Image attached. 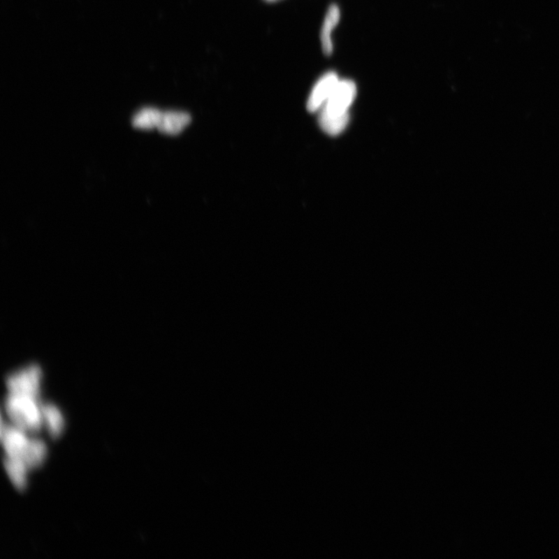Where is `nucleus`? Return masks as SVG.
Segmentation results:
<instances>
[{
    "instance_id": "obj_1",
    "label": "nucleus",
    "mask_w": 559,
    "mask_h": 559,
    "mask_svg": "<svg viewBox=\"0 0 559 559\" xmlns=\"http://www.w3.org/2000/svg\"><path fill=\"white\" fill-rule=\"evenodd\" d=\"M356 92L354 82L340 80L332 95L319 111V124L330 136H337L344 131L349 122V108L354 103Z\"/></svg>"
},
{
    "instance_id": "obj_2",
    "label": "nucleus",
    "mask_w": 559,
    "mask_h": 559,
    "mask_svg": "<svg viewBox=\"0 0 559 559\" xmlns=\"http://www.w3.org/2000/svg\"><path fill=\"white\" fill-rule=\"evenodd\" d=\"M6 410L14 425L25 432L38 433L43 426V414L37 398L10 393L6 398Z\"/></svg>"
},
{
    "instance_id": "obj_3",
    "label": "nucleus",
    "mask_w": 559,
    "mask_h": 559,
    "mask_svg": "<svg viewBox=\"0 0 559 559\" xmlns=\"http://www.w3.org/2000/svg\"><path fill=\"white\" fill-rule=\"evenodd\" d=\"M1 440L7 457L22 460L31 443V440L25 435V431L17 426H9L2 422Z\"/></svg>"
},
{
    "instance_id": "obj_4",
    "label": "nucleus",
    "mask_w": 559,
    "mask_h": 559,
    "mask_svg": "<svg viewBox=\"0 0 559 559\" xmlns=\"http://www.w3.org/2000/svg\"><path fill=\"white\" fill-rule=\"evenodd\" d=\"M339 76L334 72L324 74L317 81L311 91L306 107L311 113H316L328 101L340 82Z\"/></svg>"
},
{
    "instance_id": "obj_5",
    "label": "nucleus",
    "mask_w": 559,
    "mask_h": 559,
    "mask_svg": "<svg viewBox=\"0 0 559 559\" xmlns=\"http://www.w3.org/2000/svg\"><path fill=\"white\" fill-rule=\"evenodd\" d=\"M41 372L38 368H31L13 375L7 380V387L10 393L22 394L38 398L40 389Z\"/></svg>"
},
{
    "instance_id": "obj_6",
    "label": "nucleus",
    "mask_w": 559,
    "mask_h": 559,
    "mask_svg": "<svg viewBox=\"0 0 559 559\" xmlns=\"http://www.w3.org/2000/svg\"><path fill=\"white\" fill-rule=\"evenodd\" d=\"M191 121L190 115L185 112L163 110L157 130L164 135L177 136L187 127Z\"/></svg>"
},
{
    "instance_id": "obj_7",
    "label": "nucleus",
    "mask_w": 559,
    "mask_h": 559,
    "mask_svg": "<svg viewBox=\"0 0 559 559\" xmlns=\"http://www.w3.org/2000/svg\"><path fill=\"white\" fill-rule=\"evenodd\" d=\"M340 20V10L335 4L328 7L326 12L323 27H321L320 39L321 48L326 55H331L333 52L332 40L333 31L338 25Z\"/></svg>"
},
{
    "instance_id": "obj_8",
    "label": "nucleus",
    "mask_w": 559,
    "mask_h": 559,
    "mask_svg": "<svg viewBox=\"0 0 559 559\" xmlns=\"http://www.w3.org/2000/svg\"><path fill=\"white\" fill-rule=\"evenodd\" d=\"M162 110L145 107L138 110L131 119L133 127L143 131L157 130Z\"/></svg>"
},
{
    "instance_id": "obj_9",
    "label": "nucleus",
    "mask_w": 559,
    "mask_h": 559,
    "mask_svg": "<svg viewBox=\"0 0 559 559\" xmlns=\"http://www.w3.org/2000/svg\"><path fill=\"white\" fill-rule=\"evenodd\" d=\"M41 410L49 433L53 438H58L65 429V419L61 411L51 404L43 405Z\"/></svg>"
},
{
    "instance_id": "obj_10",
    "label": "nucleus",
    "mask_w": 559,
    "mask_h": 559,
    "mask_svg": "<svg viewBox=\"0 0 559 559\" xmlns=\"http://www.w3.org/2000/svg\"><path fill=\"white\" fill-rule=\"evenodd\" d=\"M5 470L14 486L19 491H24L27 485V470H29L22 460L7 457L4 460Z\"/></svg>"
},
{
    "instance_id": "obj_11",
    "label": "nucleus",
    "mask_w": 559,
    "mask_h": 559,
    "mask_svg": "<svg viewBox=\"0 0 559 559\" xmlns=\"http://www.w3.org/2000/svg\"><path fill=\"white\" fill-rule=\"evenodd\" d=\"M48 454L45 443L41 440L31 439L29 446L22 458L23 463L29 470L43 465Z\"/></svg>"
},
{
    "instance_id": "obj_12",
    "label": "nucleus",
    "mask_w": 559,
    "mask_h": 559,
    "mask_svg": "<svg viewBox=\"0 0 559 559\" xmlns=\"http://www.w3.org/2000/svg\"><path fill=\"white\" fill-rule=\"evenodd\" d=\"M266 1H268V2H275V1H277V0H266Z\"/></svg>"
}]
</instances>
